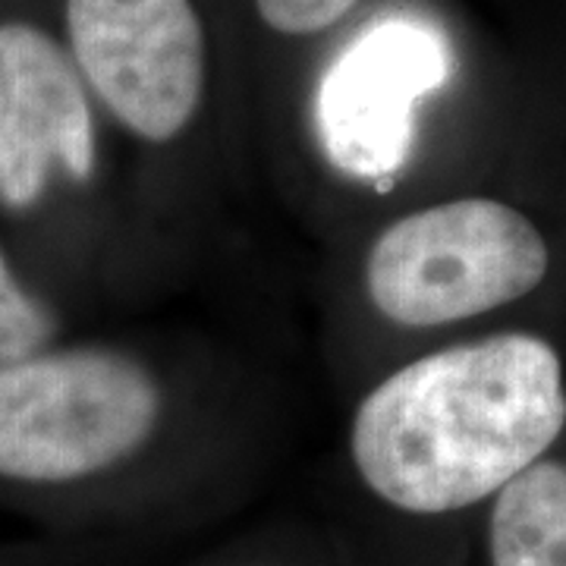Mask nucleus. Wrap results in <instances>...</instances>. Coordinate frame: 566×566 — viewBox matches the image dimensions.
<instances>
[{
	"label": "nucleus",
	"mask_w": 566,
	"mask_h": 566,
	"mask_svg": "<svg viewBox=\"0 0 566 566\" xmlns=\"http://www.w3.org/2000/svg\"><path fill=\"white\" fill-rule=\"evenodd\" d=\"M491 566H566V465L538 460L510 479L491 513Z\"/></svg>",
	"instance_id": "7"
},
{
	"label": "nucleus",
	"mask_w": 566,
	"mask_h": 566,
	"mask_svg": "<svg viewBox=\"0 0 566 566\" xmlns=\"http://www.w3.org/2000/svg\"><path fill=\"white\" fill-rule=\"evenodd\" d=\"M54 331V315L22 286L0 252V368L48 349Z\"/></svg>",
	"instance_id": "8"
},
{
	"label": "nucleus",
	"mask_w": 566,
	"mask_h": 566,
	"mask_svg": "<svg viewBox=\"0 0 566 566\" xmlns=\"http://www.w3.org/2000/svg\"><path fill=\"white\" fill-rule=\"evenodd\" d=\"M73 63L145 142H174L205 95V32L192 0H66Z\"/></svg>",
	"instance_id": "4"
},
{
	"label": "nucleus",
	"mask_w": 566,
	"mask_h": 566,
	"mask_svg": "<svg viewBox=\"0 0 566 566\" xmlns=\"http://www.w3.org/2000/svg\"><path fill=\"white\" fill-rule=\"evenodd\" d=\"M161 409V385L126 353L41 349L0 368V479H88L133 457Z\"/></svg>",
	"instance_id": "2"
},
{
	"label": "nucleus",
	"mask_w": 566,
	"mask_h": 566,
	"mask_svg": "<svg viewBox=\"0 0 566 566\" xmlns=\"http://www.w3.org/2000/svg\"><path fill=\"white\" fill-rule=\"evenodd\" d=\"M95 170V120L73 57L32 22L0 25V205L29 211L54 177Z\"/></svg>",
	"instance_id": "6"
},
{
	"label": "nucleus",
	"mask_w": 566,
	"mask_h": 566,
	"mask_svg": "<svg viewBox=\"0 0 566 566\" xmlns=\"http://www.w3.org/2000/svg\"><path fill=\"white\" fill-rule=\"evenodd\" d=\"M545 237L497 199H453L394 221L365 259V290L387 322L438 327L528 296L547 277Z\"/></svg>",
	"instance_id": "3"
},
{
	"label": "nucleus",
	"mask_w": 566,
	"mask_h": 566,
	"mask_svg": "<svg viewBox=\"0 0 566 566\" xmlns=\"http://www.w3.org/2000/svg\"><path fill=\"white\" fill-rule=\"evenodd\" d=\"M359 0H255L268 29L281 35H315L340 22Z\"/></svg>",
	"instance_id": "9"
},
{
	"label": "nucleus",
	"mask_w": 566,
	"mask_h": 566,
	"mask_svg": "<svg viewBox=\"0 0 566 566\" xmlns=\"http://www.w3.org/2000/svg\"><path fill=\"white\" fill-rule=\"evenodd\" d=\"M564 424L557 349L535 334H494L385 378L353 416L349 453L385 504L431 516L497 494Z\"/></svg>",
	"instance_id": "1"
},
{
	"label": "nucleus",
	"mask_w": 566,
	"mask_h": 566,
	"mask_svg": "<svg viewBox=\"0 0 566 566\" xmlns=\"http://www.w3.org/2000/svg\"><path fill=\"white\" fill-rule=\"evenodd\" d=\"M447 70V44L431 25L381 20L365 29L322 82L318 133L331 164L387 189L409 158L416 104Z\"/></svg>",
	"instance_id": "5"
}]
</instances>
